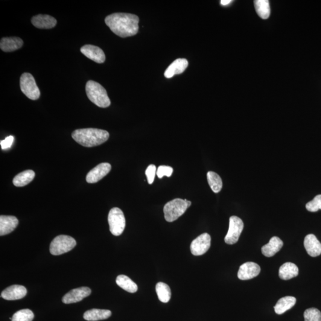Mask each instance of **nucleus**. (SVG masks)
<instances>
[{
  "mask_svg": "<svg viewBox=\"0 0 321 321\" xmlns=\"http://www.w3.org/2000/svg\"><path fill=\"white\" fill-rule=\"evenodd\" d=\"M306 208L309 212H317L321 209V195H318L310 202L306 203Z\"/></svg>",
  "mask_w": 321,
  "mask_h": 321,
  "instance_id": "obj_31",
  "label": "nucleus"
},
{
  "mask_svg": "<svg viewBox=\"0 0 321 321\" xmlns=\"http://www.w3.org/2000/svg\"><path fill=\"white\" fill-rule=\"evenodd\" d=\"M231 2V0H222V1H221V4L223 5H226L230 3Z\"/></svg>",
  "mask_w": 321,
  "mask_h": 321,
  "instance_id": "obj_35",
  "label": "nucleus"
},
{
  "mask_svg": "<svg viewBox=\"0 0 321 321\" xmlns=\"http://www.w3.org/2000/svg\"><path fill=\"white\" fill-rule=\"evenodd\" d=\"M19 220L14 216L1 215L0 217V236L10 234L18 226Z\"/></svg>",
  "mask_w": 321,
  "mask_h": 321,
  "instance_id": "obj_15",
  "label": "nucleus"
},
{
  "mask_svg": "<svg viewBox=\"0 0 321 321\" xmlns=\"http://www.w3.org/2000/svg\"><path fill=\"white\" fill-rule=\"evenodd\" d=\"M261 272L258 264L253 262H247L242 264L239 268L238 278L241 280H247L255 278Z\"/></svg>",
  "mask_w": 321,
  "mask_h": 321,
  "instance_id": "obj_12",
  "label": "nucleus"
},
{
  "mask_svg": "<svg viewBox=\"0 0 321 321\" xmlns=\"http://www.w3.org/2000/svg\"><path fill=\"white\" fill-rule=\"evenodd\" d=\"M112 314V312L106 309H92L84 312L83 318L88 321H100L108 319Z\"/></svg>",
  "mask_w": 321,
  "mask_h": 321,
  "instance_id": "obj_22",
  "label": "nucleus"
},
{
  "mask_svg": "<svg viewBox=\"0 0 321 321\" xmlns=\"http://www.w3.org/2000/svg\"><path fill=\"white\" fill-rule=\"evenodd\" d=\"M296 303V299L293 296H285L279 300L274 306V311L278 315H281L293 308Z\"/></svg>",
  "mask_w": 321,
  "mask_h": 321,
  "instance_id": "obj_23",
  "label": "nucleus"
},
{
  "mask_svg": "<svg viewBox=\"0 0 321 321\" xmlns=\"http://www.w3.org/2000/svg\"><path fill=\"white\" fill-rule=\"evenodd\" d=\"M189 65L188 61L185 58H178L173 61L164 73L165 78L170 79L174 75L182 74Z\"/></svg>",
  "mask_w": 321,
  "mask_h": 321,
  "instance_id": "obj_17",
  "label": "nucleus"
},
{
  "mask_svg": "<svg viewBox=\"0 0 321 321\" xmlns=\"http://www.w3.org/2000/svg\"><path fill=\"white\" fill-rule=\"evenodd\" d=\"M80 51L84 55L95 62L101 64L106 60V55L103 49L92 45H85L80 48Z\"/></svg>",
  "mask_w": 321,
  "mask_h": 321,
  "instance_id": "obj_13",
  "label": "nucleus"
},
{
  "mask_svg": "<svg viewBox=\"0 0 321 321\" xmlns=\"http://www.w3.org/2000/svg\"><path fill=\"white\" fill-rule=\"evenodd\" d=\"M90 293H91V290L87 287L73 289L63 296L62 301L65 304L77 303L89 296Z\"/></svg>",
  "mask_w": 321,
  "mask_h": 321,
  "instance_id": "obj_11",
  "label": "nucleus"
},
{
  "mask_svg": "<svg viewBox=\"0 0 321 321\" xmlns=\"http://www.w3.org/2000/svg\"><path fill=\"white\" fill-rule=\"evenodd\" d=\"M20 89L28 98L32 100L39 99L40 90L36 80L31 74L29 73L23 74L20 77Z\"/></svg>",
  "mask_w": 321,
  "mask_h": 321,
  "instance_id": "obj_6",
  "label": "nucleus"
},
{
  "mask_svg": "<svg viewBox=\"0 0 321 321\" xmlns=\"http://www.w3.org/2000/svg\"><path fill=\"white\" fill-rule=\"evenodd\" d=\"M27 294V290L24 286L12 285L5 288L1 294L2 299L7 300H16L22 299Z\"/></svg>",
  "mask_w": 321,
  "mask_h": 321,
  "instance_id": "obj_14",
  "label": "nucleus"
},
{
  "mask_svg": "<svg viewBox=\"0 0 321 321\" xmlns=\"http://www.w3.org/2000/svg\"><path fill=\"white\" fill-rule=\"evenodd\" d=\"M139 22L138 16L130 13H113L105 19L111 31L121 38L132 37L138 34Z\"/></svg>",
  "mask_w": 321,
  "mask_h": 321,
  "instance_id": "obj_1",
  "label": "nucleus"
},
{
  "mask_svg": "<svg viewBox=\"0 0 321 321\" xmlns=\"http://www.w3.org/2000/svg\"><path fill=\"white\" fill-rule=\"evenodd\" d=\"M34 318L33 312L30 309H22L16 312L12 317V321H32Z\"/></svg>",
  "mask_w": 321,
  "mask_h": 321,
  "instance_id": "obj_29",
  "label": "nucleus"
},
{
  "mask_svg": "<svg viewBox=\"0 0 321 321\" xmlns=\"http://www.w3.org/2000/svg\"><path fill=\"white\" fill-rule=\"evenodd\" d=\"M211 236L208 233H203L198 236L193 241L191 245V250L193 255L201 256L205 254L211 246Z\"/></svg>",
  "mask_w": 321,
  "mask_h": 321,
  "instance_id": "obj_9",
  "label": "nucleus"
},
{
  "mask_svg": "<svg viewBox=\"0 0 321 321\" xmlns=\"http://www.w3.org/2000/svg\"><path fill=\"white\" fill-rule=\"evenodd\" d=\"M304 246L309 255L317 257L321 254V243L316 236L313 234L306 236L304 240Z\"/></svg>",
  "mask_w": 321,
  "mask_h": 321,
  "instance_id": "obj_16",
  "label": "nucleus"
},
{
  "mask_svg": "<svg viewBox=\"0 0 321 321\" xmlns=\"http://www.w3.org/2000/svg\"><path fill=\"white\" fill-rule=\"evenodd\" d=\"M244 224L243 221L236 216L230 218L229 229L225 237L224 241L227 244H234L239 241L241 233L243 231Z\"/></svg>",
  "mask_w": 321,
  "mask_h": 321,
  "instance_id": "obj_8",
  "label": "nucleus"
},
{
  "mask_svg": "<svg viewBox=\"0 0 321 321\" xmlns=\"http://www.w3.org/2000/svg\"><path fill=\"white\" fill-rule=\"evenodd\" d=\"M207 180L212 191L218 194L223 188V181L217 173L214 171H209L207 173Z\"/></svg>",
  "mask_w": 321,
  "mask_h": 321,
  "instance_id": "obj_27",
  "label": "nucleus"
},
{
  "mask_svg": "<svg viewBox=\"0 0 321 321\" xmlns=\"http://www.w3.org/2000/svg\"><path fill=\"white\" fill-rule=\"evenodd\" d=\"M299 268L291 262H286L281 265L279 269L280 278L283 280H288L298 276Z\"/></svg>",
  "mask_w": 321,
  "mask_h": 321,
  "instance_id": "obj_21",
  "label": "nucleus"
},
{
  "mask_svg": "<svg viewBox=\"0 0 321 321\" xmlns=\"http://www.w3.org/2000/svg\"><path fill=\"white\" fill-rule=\"evenodd\" d=\"M156 292L160 302L168 303L171 299V290L170 287L165 283L160 282L156 285Z\"/></svg>",
  "mask_w": 321,
  "mask_h": 321,
  "instance_id": "obj_28",
  "label": "nucleus"
},
{
  "mask_svg": "<svg viewBox=\"0 0 321 321\" xmlns=\"http://www.w3.org/2000/svg\"><path fill=\"white\" fill-rule=\"evenodd\" d=\"M257 14L262 19H267L270 16L271 9L268 0H256L254 1Z\"/></svg>",
  "mask_w": 321,
  "mask_h": 321,
  "instance_id": "obj_26",
  "label": "nucleus"
},
{
  "mask_svg": "<svg viewBox=\"0 0 321 321\" xmlns=\"http://www.w3.org/2000/svg\"><path fill=\"white\" fill-rule=\"evenodd\" d=\"M36 173L31 170H26L17 175L13 180V185L16 187L28 185L34 180Z\"/></svg>",
  "mask_w": 321,
  "mask_h": 321,
  "instance_id": "obj_25",
  "label": "nucleus"
},
{
  "mask_svg": "<svg viewBox=\"0 0 321 321\" xmlns=\"http://www.w3.org/2000/svg\"><path fill=\"white\" fill-rule=\"evenodd\" d=\"M86 92L89 100L100 108L109 107L111 101L106 89L95 81L89 80L86 84Z\"/></svg>",
  "mask_w": 321,
  "mask_h": 321,
  "instance_id": "obj_3",
  "label": "nucleus"
},
{
  "mask_svg": "<svg viewBox=\"0 0 321 321\" xmlns=\"http://www.w3.org/2000/svg\"><path fill=\"white\" fill-rule=\"evenodd\" d=\"M13 141L14 137L13 136L7 137L3 141H1L0 144H1L2 150L10 148L13 144Z\"/></svg>",
  "mask_w": 321,
  "mask_h": 321,
  "instance_id": "obj_34",
  "label": "nucleus"
},
{
  "mask_svg": "<svg viewBox=\"0 0 321 321\" xmlns=\"http://www.w3.org/2000/svg\"><path fill=\"white\" fill-rule=\"evenodd\" d=\"M76 245L77 241L71 236L60 235L51 241L49 251L52 255H60L72 250Z\"/></svg>",
  "mask_w": 321,
  "mask_h": 321,
  "instance_id": "obj_5",
  "label": "nucleus"
},
{
  "mask_svg": "<svg viewBox=\"0 0 321 321\" xmlns=\"http://www.w3.org/2000/svg\"><path fill=\"white\" fill-rule=\"evenodd\" d=\"M109 133L99 128H81L72 133L75 141L84 147H93L106 142L109 138Z\"/></svg>",
  "mask_w": 321,
  "mask_h": 321,
  "instance_id": "obj_2",
  "label": "nucleus"
},
{
  "mask_svg": "<svg viewBox=\"0 0 321 321\" xmlns=\"http://www.w3.org/2000/svg\"><path fill=\"white\" fill-rule=\"evenodd\" d=\"M305 321H321V312L315 308L306 309L303 314Z\"/></svg>",
  "mask_w": 321,
  "mask_h": 321,
  "instance_id": "obj_30",
  "label": "nucleus"
},
{
  "mask_svg": "<svg viewBox=\"0 0 321 321\" xmlns=\"http://www.w3.org/2000/svg\"><path fill=\"white\" fill-rule=\"evenodd\" d=\"M283 246V241L277 236L271 238L267 244L262 247V253L266 257H272L279 252Z\"/></svg>",
  "mask_w": 321,
  "mask_h": 321,
  "instance_id": "obj_20",
  "label": "nucleus"
},
{
  "mask_svg": "<svg viewBox=\"0 0 321 321\" xmlns=\"http://www.w3.org/2000/svg\"><path fill=\"white\" fill-rule=\"evenodd\" d=\"M23 41L19 37H4L0 41V48L4 52H12L22 47Z\"/></svg>",
  "mask_w": 321,
  "mask_h": 321,
  "instance_id": "obj_19",
  "label": "nucleus"
},
{
  "mask_svg": "<svg viewBox=\"0 0 321 321\" xmlns=\"http://www.w3.org/2000/svg\"><path fill=\"white\" fill-rule=\"evenodd\" d=\"M116 283L119 287L125 291L131 293H136L138 291V285L133 282L129 277L124 275H120L116 279Z\"/></svg>",
  "mask_w": 321,
  "mask_h": 321,
  "instance_id": "obj_24",
  "label": "nucleus"
},
{
  "mask_svg": "<svg viewBox=\"0 0 321 321\" xmlns=\"http://www.w3.org/2000/svg\"><path fill=\"white\" fill-rule=\"evenodd\" d=\"M112 170V165L109 163L104 162L96 165L92 169L86 176V182L88 183H95L106 176Z\"/></svg>",
  "mask_w": 321,
  "mask_h": 321,
  "instance_id": "obj_10",
  "label": "nucleus"
},
{
  "mask_svg": "<svg viewBox=\"0 0 321 321\" xmlns=\"http://www.w3.org/2000/svg\"><path fill=\"white\" fill-rule=\"evenodd\" d=\"M110 230L112 235L120 236L125 227V219L123 212L119 208H113L110 210L108 217Z\"/></svg>",
  "mask_w": 321,
  "mask_h": 321,
  "instance_id": "obj_7",
  "label": "nucleus"
},
{
  "mask_svg": "<svg viewBox=\"0 0 321 321\" xmlns=\"http://www.w3.org/2000/svg\"><path fill=\"white\" fill-rule=\"evenodd\" d=\"M31 22L35 27L39 29H51L57 24L56 19L47 14H39L34 16L32 17Z\"/></svg>",
  "mask_w": 321,
  "mask_h": 321,
  "instance_id": "obj_18",
  "label": "nucleus"
},
{
  "mask_svg": "<svg viewBox=\"0 0 321 321\" xmlns=\"http://www.w3.org/2000/svg\"><path fill=\"white\" fill-rule=\"evenodd\" d=\"M156 166L154 164H151L148 166L145 171L146 176L147 177L148 182L150 185L153 183L155 176L157 174Z\"/></svg>",
  "mask_w": 321,
  "mask_h": 321,
  "instance_id": "obj_33",
  "label": "nucleus"
},
{
  "mask_svg": "<svg viewBox=\"0 0 321 321\" xmlns=\"http://www.w3.org/2000/svg\"><path fill=\"white\" fill-rule=\"evenodd\" d=\"M192 202L187 200L177 198L165 204L164 207L165 220L171 223L177 220L185 214L187 209L191 205Z\"/></svg>",
  "mask_w": 321,
  "mask_h": 321,
  "instance_id": "obj_4",
  "label": "nucleus"
},
{
  "mask_svg": "<svg viewBox=\"0 0 321 321\" xmlns=\"http://www.w3.org/2000/svg\"><path fill=\"white\" fill-rule=\"evenodd\" d=\"M173 173V168L170 166L160 165L157 171V176L162 179L164 176L170 177Z\"/></svg>",
  "mask_w": 321,
  "mask_h": 321,
  "instance_id": "obj_32",
  "label": "nucleus"
}]
</instances>
